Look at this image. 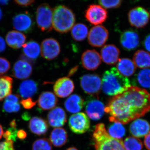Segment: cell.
<instances>
[{"label": "cell", "mask_w": 150, "mask_h": 150, "mask_svg": "<svg viewBox=\"0 0 150 150\" xmlns=\"http://www.w3.org/2000/svg\"><path fill=\"white\" fill-rule=\"evenodd\" d=\"M150 110V93L145 89L131 86L109 100L105 112L109 121L125 124L144 116Z\"/></svg>", "instance_id": "6da1fadb"}, {"label": "cell", "mask_w": 150, "mask_h": 150, "mask_svg": "<svg viewBox=\"0 0 150 150\" xmlns=\"http://www.w3.org/2000/svg\"><path fill=\"white\" fill-rule=\"evenodd\" d=\"M101 80L103 91L109 96L121 94L131 86L129 79L121 75L115 68L105 71Z\"/></svg>", "instance_id": "7a4b0ae2"}, {"label": "cell", "mask_w": 150, "mask_h": 150, "mask_svg": "<svg viewBox=\"0 0 150 150\" xmlns=\"http://www.w3.org/2000/svg\"><path fill=\"white\" fill-rule=\"evenodd\" d=\"M93 138L96 150H125L122 140L110 137L103 123L96 126Z\"/></svg>", "instance_id": "3957f363"}, {"label": "cell", "mask_w": 150, "mask_h": 150, "mask_svg": "<svg viewBox=\"0 0 150 150\" xmlns=\"http://www.w3.org/2000/svg\"><path fill=\"white\" fill-rule=\"evenodd\" d=\"M76 17L73 11L64 5L56 6L53 10V28L60 33L69 32L75 25Z\"/></svg>", "instance_id": "277c9868"}, {"label": "cell", "mask_w": 150, "mask_h": 150, "mask_svg": "<svg viewBox=\"0 0 150 150\" xmlns=\"http://www.w3.org/2000/svg\"><path fill=\"white\" fill-rule=\"evenodd\" d=\"M53 10L48 4H42L36 10V21L38 26L43 32L53 29Z\"/></svg>", "instance_id": "5b68a950"}, {"label": "cell", "mask_w": 150, "mask_h": 150, "mask_svg": "<svg viewBox=\"0 0 150 150\" xmlns=\"http://www.w3.org/2000/svg\"><path fill=\"white\" fill-rule=\"evenodd\" d=\"M80 85L86 93L98 97L102 88V80L99 75L87 74L81 78Z\"/></svg>", "instance_id": "8992f818"}, {"label": "cell", "mask_w": 150, "mask_h": 150, "mask_svg": "<svg viewBox=\"0 0 150 150\" xmlns=\"http://www.w3.org/2000/svg\"><path fill=\"white\" fill-rule=\"evenodd\" d=\"M85 16L90 23L98 25L106 21L108 13L106 10L100 5L91 4L86 10Z\"/></svg>", "instance_id": "52a82bcc"}, {"label": "cell", "mask_w": 150, "mask_h": 150, "mask_svg": "<svg viewBox=\"0 0 150 150\" xmlns=\"http://www.w3.org/2000/svg\"><path fill=\"white\" fill-rule=\"evenodd\" d=\"M150 14L149 11L142 7H137L131 9L128 13L129 23L131 26L142 28L149 23Z\"/></svg>", "instance_id": "ba28073f"}, {"label": "cell", "mask_w": 150, "mask_h": 150, "mask_svg": "<svg viewBox=\"0 0 150 150\" xmlns=\"http://www.w3.org/2000/svg\"><path fill=\"white\" fill-rule=\"evenodd\" d=\"M108 36L109 32L107 28L103 25H95L88 32V43L93 47H102L107 41Z\"/></svg>", "instance_id": "9c48e42d"}, {"label": "cell", "mask_w": 150, "mask_h": 150, "mask_svg": "<svg viewBox=\"0 0 150 150\" xmlns=\"http://www.w3.org/2000/svg\"><path fill=\"white\" fill-rule=\"evenodd\" d=\"M69 125L70 129L76 134L86 133L90 129V122L87 115L83 112H78L70 117Z\"/></svg>", "instance_id": "30bf717a"}, {"label": "cell", "mask_w": 150, "mask_h": 150, "mask_svg": "<svg viewBox=\"0 0 150 150\" xmlns=\"http://www.w3.org/2000/svg\"><path fill=\"white\" fill-rule=\"evenodd\" d=\"M42 57L47 60H52L58 57L61 52V46L58 40L53 38L45 39L40 46Z\"/></svg>", "instance_id": "8fae6325"}, {"label": "cell", "mask_w": 150, "mask_h": 150, "mask_svg": "<svg viewBox=\"0 0 150 150\" xmlns=\"http://www.w3.org/2000/svg\"><path fill=\"white\" fill-rule=\"evenodd\" d=\"M120 43L122 48L127 51H131L138 48L139 45V33L134 30H126L121 33Z\"/></svg>", "instance_id": "7c38bea8"}, {"label": "cell", "mask_w": 150, "mask_h": 150, "mask_svg": "<svg viewBox=\"0 0 150 150\" xmlns=\"http://www.w3.org/2000/svg\"><path fill=\"white\" fill-rule=\"evenodd\" d=\"M74 84L69 78H60L56 81L54 86L55 94L59 97L64 98L69 96L74 90Z\"/></svg>", "instance_id": "4fadbf2b"}, {"label": "cell", "mask_w": 150, "mask_h": 150, "mask_svg": "<svg viewBox=\"0 0 150 150\" xmlns=\"http://www.w3.org/2000/svg\"><path fill=\"white\" fill-rule=\"evenodd\" d=\"M13 25L14 28L18 31L28 33L32 30L34 23L30 15L26 12L14 17Z\"/></svg>", "instance_id": "5bb4252c"}, {"label": "cell", "mask_w": 150, "mask_h": 150, "mask_svg": "<svg viewBox=\"0 0 150 150\" xmlns=\"http://www.w3.org/2000/svg\"><path fill=\"white\" fill-rule=\"evenodd\" d=\"M83 67L86 69L94 71L97 69L101 63L100 55L95 50H87L81 56Z\"/></svg>", "instance_id": "9a60e30c"}, {"label": "cell", "mask_w": 150, "mask_h": 150, "mask_svg": "<svg viewBox=\"0 0 150 150\" xmlns=\"http://www.w3.org/2000/svg\"><path fill=\"white\" fill-rule=\"evenodd\" d=\"M32 71V66L30 62L21 58L15 63L13 68L12 74L16 79H25L30 76Z\"/></svg>", "instance_id": "2e32d148"}, {"label": "cell", "mask_w": 150, "mask_h": 150, "mask_svg": "<svg viewBox=\"0 0 150 150\" xmlns=\"http://www.w3.org/2000/svg\"><path fill=\"white\" fill-rule=\"evenodd\" d=\"M86 112L88 116L92 120H99L104 115V104L98 99L89 100L86 103Z\"/></svg>", "instance_id": "e0dca14e"}, {"label": "cell", "mask_w": 150, "mask_h": 150, "mask_svg": "<svg viewBox=\"0 0 150 150\" xmlns=\"http://www.w3.org/2000/svg\"><path fill=\"white\" fill-rule=\"evenodd\" d=\"M119 49L113 44L103 46L100 51L101 60L108 65H115L118 63L120 56Z\"/></svg>", "instance_id": "ac0fdd59"}, {"label": "cell", "mask_w": 150, "mask_h": 150, "mask_svg": "<svg viewBox=\"0 0 150 150\" xmlns=\"http://www.w3.org/2000/svg\"><path fill=\"white\" fill-rule=\"evenodd\" d=\"M48 121L49 125L54 128L64 126L67 121V116L64 110L59 107L55 108L49 112Z\"/></svg>", "instance_id": "d6986e66"}, {"label": "cell", "mask_w": 150, "mask_h": 150, "mask_svg": "<svg viewBox=\"0 0 150 150\" xmlns=\"http://www.w3.org/2000/svg\"><path fill=\"white\" fill-rule=\"evenodd\" d=\"M130 132L136 138H142L147 135L150 131L149 123L142 119H136L130 126Z\"/></svg>", "instance_id": "ffe728a7"}, {"label": "cell", "mask_w": 150, "mask_h": 150, "mask_svg": "<svg viewBox=\"0 0 150 150\" xmlns=\"http://www.w3.org/2000/svg\"><path fill=\"white\" fill-rule=\"evenodd\" d=\"M58 99L54 93L50 91L43 92L38 98V107L43 110L54 109L58 103Z\"/></svg>", "instance_id": "44dd1931"}, {"label": "cell", "mask_w": 150, "mask_h": 150, "mask_svg": "<svg viewBox=\"0 0 150 150\" xmlns=\"http://www.w3.org/2000/svg\"><path fill=\"white\" fill-rule=\"evenodd\" d=\"M26 40V36L17 30L9 31L6 35V42L10 47L13 49L21 48L25 44Z\"/></svg>", "instance_id": "7402d4cb"}, {"label": "cell", "mask_w": 150, "mask_h": 150, "mask_svg": "<svg viewBox=\"0 0 150 150\" xmlns=\"http://www.w3.org/2000/svg\"><path fill=\"white\" fill-rule=\"evenodd\" d=\"M38 91L37 84L32 80H26L21 83L18 88L20 96L23 99L31 98Z\"/></svg>", "instance_id": "603a6c76"}, {"label": "cell", "mask_w": 150, "mask_h": 150, "mask_svg": "<svg viewBox=\"0 0 150 150\" xmlns=\"http://www.w3.org/2000/svg\"><path fill=\"white\" fill-rule=\"evenodd\" d=\"M84 100L81 97L77 94H73L68 98L64 103L65 108L67 111L72 113H77L82 109Z\"/></svg>", "instance_id": "cb8c5ba5"}, {"label": "cell", "mask_w": 150, "mask_h": 150, "mask_svg": "<svg viewBox=\"0 0 150 150\" xmlns=\"http://www.w3.org/2000/svg\"><path fill=\"white\" fill-rule=\"evenodd\" d=\"M29 128L33 134L41 136L46 134L48 131V123L43 118L33 117L29 121Z\"/></svg>", "instance_id": "d4e9b609"}, {"label": "cell", "mask_w": 150, "mask_h": 150, "mask_svg": "<svg viewBox=\"0 0 150 150\" xmlns=\"http://www.w3.org/2000/svg\"><path fill=\"white\" fill-rule=\"evenodd\" d=\"M118 72L126 77L134 74L136 70V66L133 61L128 58H122L118 60L117 65Z\"/></svg>", "instance_id": "484cf974"}, {"label": "cell", "mask_w": 150, "mask_h": 150, "mask_svg": "<svg viewBox=\"0 0 150 150\" xmlns=\"http://www.w3.org/2000/svg\"><path fill=\"white\" fill-rule=\"evenodd\" d=\"M68 135L64 129L62 128H55L51 132L50 137V142L54 146L61 147L67 142Z\"/></svg>", "instance_id": "4316f807"}, {"label": "cell", "mask_w": 150, "mask_h": 150, "mask_svg": "<svg viewBox=\"0 0 150 150\" xmlns=\"http://www.w3.org/2000/svg\"><path fill=\"white\" fill-rule=\"evenodd\" d=\"M23 47V54L28 60H35L39 57L41 53L40 45L34 40L28 41Z\"/></svg>", "instance_id": "83f0119b"}, {"label": "cell", "mask_w": 150, "mask_h": 150, "mask_svg": "<svg viewBox=\"0 0 150 150\" xmlns=\"http://www.w3.org/2000/svg\"><path fill=\"white\" fill-rule=\"evenodd\" d=\"M133 62L136 67L142 69L150 67V54L146 51L141 50L135 52Z\"/></svg>", "instance_id": "f1b7e54d"}, {"label": "cell", "mask_w": 150, "mask_h": 150, "mask_svg": "<svg viewBox=\"0 0 150 150\" xmlns=\"http://www.w3.org/2000/svg\"><path fill=\"white\" fill-rule=\"evenodd\" d=\"M13 80L8 76H0V101L11 94Z\"/></svg>", "instance_id": "f546056e"}, {"label": "cell", "mask_w": 150, "mask_h": 150, "mask_svg": "<svg viewBox=\"0 0 150 150\" xmlns=\"http://www.w3.org/2000/svg\"><path fill=\"white\" fill-rule=\"evenodd\" d=\"M88 28L85 24L78 23L71 29V35L73 39L77 41H83L88 34Z\"/></svg>", "instance_id": "4dcf8cb0"}, {"label": "cell", "mask_w": 150, "mask_h": 150, "mask_svg": "<svg viewBox=\"0 0 150 150\" xmlns=\"http://www.w3.org/2000/svg\"><path fill=\"white\" fill-rule=\"evenodd\" d=\"M112 123L108 127V133L112 138L121 140L125 136L126 129L122 123L117 122Z\"/></svg>", "instance_id": "1f68e13d"}, {"label": "cell", "mask_w": 150, "mask_h": 150, "mask_svg": "<svg viewBox=\"0 0 150 150\" xmlns=\"http://www.w3.org/2000/svg\"><path fill=\"white\" fill-rule=\"evenodd\" d=\"M125 150H142L143 144L142 141L135 137H128L123 142Z\"/></svg>", "instance_id": "d6a6232c"}, {"label": "cell", "mask_w": 150, "mask_h": 150, "mask_svg": "<svg viewBox=\"0 0 150 150\" xmlns=\"http://www.w3.org/2000/svg\"><path fill=\"white\" fill-rule=\"evenodd\" d=\"M137 81L141 86L150 88V69H144L140 71L137 75Z\"/></svg>", "instance_id": "836d02e7"}, {"label": "cell", "mask_w": 150, "mask_h": 150, "mask_svg": "<svg viewBox=\"0 0 150 150\" xmlns=\"http://www.w3.org/2000/svg\"><path fill=\"white\" fill-rule=\"evenodd\" d=\"M32 150H52V145L48 139H38L33 144Z\"/></svg>", "instance_id": "e575fe53"}, {"label": "cell", "mask_w": 150, "mask_h": 150, "mask_svg": "<svg viewBox=\"0 0 150 150\" xmlns=\"http://www.w3.org/2000/svg\"><path fill=\"white\" fill-rule=\"evenodd\" d=\"M20 108V105L19 103H15L8 100H5L3 105L4 110L8 113L18 112Z\"/></svg>", "instance_id": "d590c367"}, {"label": "cell", "mask_w": 150, "mask_h": 150, "mask_svg": "<svg viewBox=\"0 0 150 150\" xmlns=\"http://www.w3.org/2000/svg\"><path fill=\"white\" fill-rule=\"evenodd\" d=\"M100 5L103 8L110 9L117 8L119 7L122 4V1L121 0L116 1H105L100 0L98 1Z\"/></svg>", "instance_id": "8d00e7d4"}, {"label": "cell", "mask_w": 150, "mask_h": 150, "mask_svg": "<svg viewBox=\"0 0 150 150\" xmlns=\"http://www.w3.org/2000/svg\"><path fill=\"white\" fill-rule=\"evenodd\" d=\"M17 131L16 128L11 127L4 133L3 137L6 141H12L14 142L16 140Z\"/></svg>", "instance_id": "74e56055"}, {"label": "cell", "mask_w": 150, "mask_h": 150, "mask_svg": "<svg viewBox=\"0 0 150 150\" xmlns=\"http://www.w3.org/2000/svg\"><path fill=\"white\" fill-rule=\"evenodd\" d=\"M11 68L9 62L6 58L0 57V76L8 71Z\"/></svg>", "instance_id": "f35d334b"}, {"label": "cell", "mask_w": 150, "mask_h": 150, "mask_svg": "<svg viewBox=\"0 0 150 150\" xmlns=\"http://www.w3.org/2000/svg\"><path fill=\"white\" fill-rule=\"evenodd\" d=\"M37 102L33 100L32 98H28L22 100L21 103L22 106L26 109H30L34 107Z\"/></svg>", "instance_id": "ab89813d"}, {"label": "cell", "mask_w": 150, "mask_h": 150, "mask_svg": "<svg viewBox=\"0 0 150 150\" xmlns=\"http://www.w3.org/2000/svg\"><path fill=\"white\" fill-rule=\"evenodd\" d=\"M0 150H15L13 142L6 141L0 143Z\"/></svg>", "instance_id": "60d3db41"}, {"label": "cell", "mask_w": 150, "mask_h": 150, "mask_svg": "<svg viewBox=\"0 0 150 150\" xmlns=\"http://www.w3.org/2000/svg\"><path fill=\"white\" fill-rule=\"evenodd\" d=\"M15 3L16 4L18 5L21 6H28L32 5L33 3L35 2V1L34 0H27V1H20V0H16L15 1Z\"/></svg>", "instance_id": "b9f144b4"}, {"label": "cell", "mask_w": 150, "mask_h": 150, "mask_svg": "<svg viewBox=\"0 0 150 150\" xmlns=\"http://www.w3.org/2000/svg\"><path fill=\"white\" fill-rule=\"evenodd\" d=\"M5 100H8L15 103H19V96L17 94H11L5 98Z\"/></svg>", "instance_id": "7bdbcfd3"}, {"label": "cell", "mask_w": 150, "mask_h": 150, "mask_svg": "<svg viewBox=\"0 0 150 150\" xmlns=\"http://www.w3.org/2000/svg\"><path fill=\"white\" fill-rule=\"evenodd\" d=\"M143 43L146 50L150 53V34L146 36Z\"/></svg>", "instance_id": "ee69618b"}, {"label": "cell", "mask_w": 150, "mask_h": 150, "mask_svg": "<svg viewBox=\"0 0 150 150\" xmlns=\"http://www.w3.org/2000/svg\"><path fill=\"white\" fill-rule=\"evenodd\" d=\"M27 133L24 130H20L17 133V137L19 139L24 140L27 137Z\"/></svg>", "instance_id": "f6af8a7d"}, {"label": "cell", "mask_w": 150, "mask_h": 150, "mask_svg": "<svg viewBox=\"0 0 150 150\" xmlns=\"http://www.w3.org/2000/svg\"><path fill=\"white\" fill-rule=\"evenodd\" d=\"M144 143L147 149L150 150V131L145 136Z\"/></svg>", "instance_id": "bcb514c9"}, {"label": "cell", "mask_w": 150, "mask_h": 150, "mask_svg": "<svg viewBox=\"0 0 150 150\" xmlns=\"http://www.w3.org/2000/svg\"><path fill=\"white\" fill-rule=\"evenodd\" d=\"M6 44L5 41L3 37L0 36V53L4 52L6 50Z\"/></svg>", "instance_id": "7dc6e473"}, {"label": "cell", "mask_w": 150, "mask_h": 150, "mask_svg": "<svg viewBox=\"0 0 150 150\" xmlns=\"http://www.w3.org/2000/svg\"><path fill=\"white\" fill-rule=\"evenodd\" d=\"M10 125L11 127L16 128V122L15 120H13V121L11 122Z\"/></svg>", "instance_id": "c3c4849f"}, {"label": "cell", "mask_w": 150, "mask_h": 150, "mask_svg": "<svg viewBox=\"0 0 150 150\" xmlns=\"http://www.w3.org/2000/svg\"><path fill=\"white\" fill-rule=\"evenodd\" d=\"M4 133V130H3L2 126L0 124V139H1Z\"/></svg>", "instance_id": "681fc988"}, {"label": "cell", "mask_w": 150, "mask_h": 150, "mask_svg": "<svg viewBox=\"0 0 150 150\" xmlns=\"http://www.w3.org/2000/svg\"><path fill=\"white\" fill-rule=\"evenodd\" d=\"M9 2V1H0V4L2 5H6L8 4V3Z\"/></svg>", "instance_id": "f907efd6"}, {"label": "cell", "mask_w": 150, "mask_h": 150, "mask_svg": "<svg viewBox=\"0 0 150 150\" xmlns=\"http://www.w3.org/2000/svg\"><path fill=\"white\" fill-rule=\"evenodd\" d=\"M3 16V14L2 12V11L1 8H0V21L1 20Z\"/></svg>", "instance_id": "816d5d0a"}, {"label": "cell", "mask_w": 150, "mask_h": 150, "mask_svg": "<svg viewBox=\"0 0 150 150\" xmlns=\"http://www.w3.org/2000/svg\"><path fill=\"white\" fill-rule=\"evenodd\" d=\"M67 150H78L75 147H71L67 149Z\"/></svg>", "instance_id": "f5cc1de1"}]
</instances>
